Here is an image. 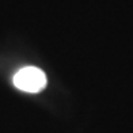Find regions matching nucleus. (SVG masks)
Returning <instances> with one entry per match:
<instances>
[{
    "instance_id": "1",
    "label": "nucleus",
    "mask_w": 133,
    "mask_h": 133,
    "mask_svg": "<svg viewBox=\"0 0 133 133\" xmlns=\"http://www.w3.org/2000/svg\"><path fill=\"white\" fill-rule=\"evenodd\" d=\"M45 72L37 66H25L19 69L14 76V86L29 94H37L46 87Z\"/></svg>"
}]
</instances>
